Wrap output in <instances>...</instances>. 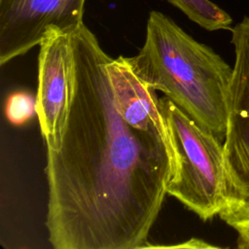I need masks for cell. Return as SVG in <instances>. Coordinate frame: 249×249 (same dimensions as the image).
Wrapping results in <instances>:
<instances>
[{
    "label": "cell",
    "mask_w": 249,
    "mask_h": 249,
    "mask_svg": "<svg viewBox=\"0 0 249 249\" xmlns=\"http://www.w3.org/2000/svg\"><path fill=\"white\" fill-rule=\"evenodd\" d=\"M39 47L36 115L47 150H57L73 95L71 30L50 29Z\"/></svg>",
    "instance_id": "obj_6"
},
{
    "label": "cell",
    "mask_w": 249,
    "mask_h": 249,
    "mask_svg": "<svg viewBox=\"0 0 249 249\" xmlns=\"http://www.w3.org/2000/svg\"><path fill=\"white\" fill-rule=\"evenodd\" d=\"M71 43L73 95L60 146L47 150L49 241L55 249L149 247L175 169L160 98L85 23Z\"/></svg>",
    "instance_id": "obj_1"
},
{
    "label": "cell",
    "mask_w": 249,
    "mask_h": 249,
    "mask_svg": "<svg viewBox=\"0 0 249 249\" xmlns=\"http://www.w3.org/2000/svg\"><path fill=\"white\" fill-rule=\"evenodd\" d=\"M126 61L145 85L163 92L197 124L225 139L232 68L211 48L166 15L152 11L143 46Z\"/></svg>",
    "instance_id": "obj_2"
},
{
    "label": "cell",
    "mask_w": 249,
    "mask_h": 249,
    "mask_svg": "<svg viewBox=\"0 0 249 249\" xmlns=\"http://www.w3.org/2000/svg\"><path fill=\"white\" fill-rule=\"evenodd\" d=\"M200 27L215 31L231 29L232 18L210 0H166Z\"/></svg>",
    "instance_id": "obj_7"
},
{
    "label": "cell",
    "mask_w": 249,
    "mask_h": 249,
    "mask_svg": "<svg viewBox=\"0 0 249 249\" xmlns=\"http://www.w3.org/2000/svg\"><path fill=\"white\" fill-rule=\"evenodd\" d=\"M219 216L238 233L237 247L249 249V207L232 205L222 210Z\"/></svg>",
    "instance_id": "obj_8"
},
{
    "label": "cell",
    "mask_w": 249,
    "mask_h": 249,
    "mask_svg": "<svg viewBox=\"0 0 249 249\" xmlns=\"http://www.w3.org/2000/svg\"><path fill=\"white\" fill-rule=\"evenodd\" d=\"M36 113V99L25 92H15L6 104L7 119L14 124H21Z\"/></svg>",
    "instance_id": "obj_9"
},
{
    "label": "cell",
    "mask_w": 249,
    "mask_h": 249,
    "mask_svg": "<svg viewBox=\"0 0 249 249\" xmlns=\"http://www.w3.org/2000/svg\"><path fill=\"white\" fill-rule=\"evenodd\" d=\"M160 104L175 161L166 193L207 221L230 203L224 147L168 97L160 98Z\"/></svg>",
    "instance_id": "obj_3"
},
{
    "label": "cell",
    "mask_w": 249,
    "mask_h": 249,
    "mask_svg": "<svg viewBox=\"0 0 249 249\" xmlns=\"http://www.w3.org/2000/svg\"><path fill=\"white\" fill-rule=\"evenodd\" d=\"M173 247H187V248H213L215 246L206 243L205 241L197 238H192L183 244H177Z\"/></svg>",
    "instance_id": "obj_10"
},
{
    "label": "cell",
    "mask_w": 249,
    "mask_h": 249,
    "mask_svg": "<svg viewBox=\"0 0 249 249\" xmlns=\"http://www.w3.org/2000/svg\"><path fill=\"white\" fill-rule=\"evenodd\" d=\"M231 31L234 64L223 144L230 197L228 207H249V17H244Z\"/></svg>",
    "instance_id": "obj_4"
},
{
    "label": "cell",
    "mask_w": 249,
    "mask_h": 249,
    "mask_svg": "<svg viewBox=\"0 0 249 249\" xmlns=\"http://www.w3.org/2000/svg\"><path fill=\"white\" fill-rule=\"evenodd\" d=\"M87 0H0V64L39 46L53 28L70 31L84 23Z\"/></svg>",
    "instance_id": "obj_5"
}]
</instances>
